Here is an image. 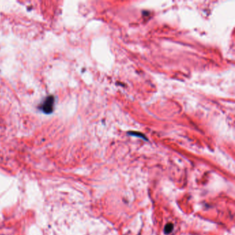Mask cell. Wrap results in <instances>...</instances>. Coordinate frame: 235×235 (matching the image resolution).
Masks as SVG:
<instances>
[{
	"instance_id": "1",
	"label": "cell",
	"mask_w": 235,
	"mask_h": 235,
	"mask_svg": "<svg viewBox=\"0 0 235 235\" xmlns=\"http://www.w3.org/2000/svg\"><path fill=\"white\" fill-rule=\"evenodd\" d=\"M55 104V98L53 96L50 95L44 99L43 103H42L40 108L44 113L51 114L53 111Z\"/></svg>"
},
{
	"instance_id": "2",
	"label": "cell",
	"mask_w": 235,
	"mask_h": 235,
	"mask_svg": "<svg viewBox=\"0 0 235 235\" xmlns=\"http://www.w3.org/2000/svg\"><path fill=\"white\" fill-rule=\"evenodd\" d=\"M173 225L172 223H168L165 226V229H164L166 234H170L173 230Z\"/></svg>"
}]
</instances>
